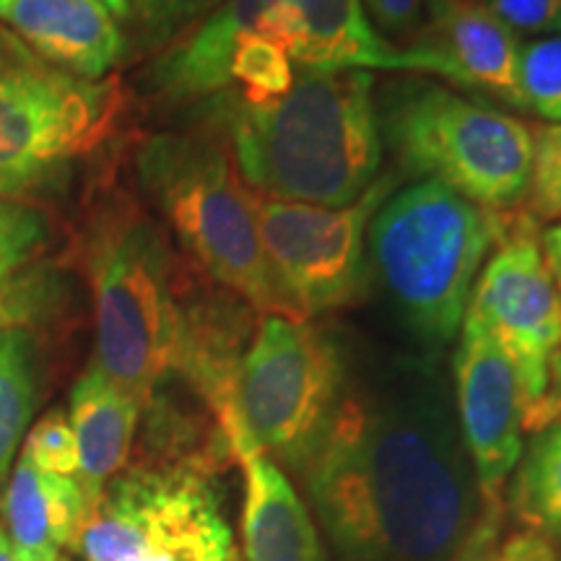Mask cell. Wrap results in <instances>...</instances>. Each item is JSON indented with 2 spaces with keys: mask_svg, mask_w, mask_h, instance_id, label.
<instances>
[{
  "mask_svg": "<svg viewBox=\"0 0 561 561\" xmlns=\"http://www.w3.org/2000/svg\"><path fill=\"white\" fill-rule=\"evenodd\" d=\"M348 371L331 333L310 320L263 314L237 369L231 455L261 453L284 473H305L343 401Z\"/></svg>",
  "mask_w": 561,
  "mask_h": 561,
  "instance_id": "ba28073f",
  "label": "cell"
},
{
  "mask_svg": "<svg viewBox=\"0 0 561 561\" xmlns=\"http://www.w3.org/2000/svg\"><path fill=\"white\" fill-rule=\"evenodd\" d=\"M83 265L94 297L96 367L146 405L178 371L195 301L164 229L130 198H107L91 216Z\"/></svg>",
  "mask_w": 561,
  "mask_h": 561,
  "instance_id": "3957f363",
  "label": "cell"
},
{
  "mask_svg": "<svg viewBox=\"0 0 561 561\" xmlns=\"http://www.w3.org/2000/svg\"><path fill=\"white\" fill-rule=\"evenodd\" d=\"M121 107L115 79L89 81L55 68L0 26V201L60 185L107 138Z\"/></svg>",
  "mask_w": 561,
  "mask_h": 561,
  "instance_id": "9c48e42d",
  "label": "cell"
},
{
  "mask_svg": "<svg viewBox=\"0 0 561 561\" xmlns=\"http://www.w3.org/2000/svg\"><path fill=\"white\" fill-rule=\"evenodd\" d=\"M541 252L561 294V221L541 231Z\"/></svg>",
  "mask_w": 561,
  "mask_h": 561,
  "instance_id": "d6a6232c",
  "label": "cell"
},
{
  "mask_svg": "<svg viewBox=\"0 0 561 561\" xmlns=\"http://www.w3.org/2000/svg\"><path fill=\"white\" fill-rule=\"evenodd\" d=\"M37 405V343L24 328L0 331V481Z\"/></svg>",
  "mask_w": 561,
  "mask_h": 561,
  "instance_id": "ffe728a7",
  "label": "cell"
},
{
  "mask_svg": "<svg viewBox=\"0 0 561 561\" xmlns=\"http://www.w3.org/2000/svg\"><path fill=\"white\" fill-rule=\"evenodd\" d=\"M76 549L83 561H237L214 462L193 455L115 476Z\"/></svg>",
  "mask_w": 561,
  "mask_h": 561,
  "instance_id": "30bf717a",
  "label": "cell"
},
{
  "mask_svg": "<svg viewBox=\"0 0 561 561\" xmlns=\"http://www.w3.org/2000/svg\"><path fill=\"white\" fill-rule=\"evenodd\" d=\"M512 32L561 34V0H489Z\"/></svg>",
  "mask_w": 561,
  "mask_h": 561,
  "instance_id": "f1b7e54d",
  "label": "cell"
},
{
  "mask_svg": "<svg viewBox=\"0 0 561 561\" xmlns=\"http://www.w3.org/2000/svg\"><path fill=\"white\" fill-rule=\"evenodd\" d=\"M512 214H494L439 182L416 180L392 191L371 216V268L432 356L458 339L483 261L507 234Z\"/></svg>",
  "mask_w": 561,
  "mask_h": 561,
  "instance_id": "277c9868",
  "label": "cell"
},
{
  "mask_svg": "<svg viewBox=\"0 0 561 561\" xmlns=\"http://www.w3.org/2000/svg\"><path fill=\"white\" fill-rule=\"evenodd\" d=\"M89 517L81 483L70 476L39 471L21 455L0 500V530L19 557L58 561L66 546L76 543Z\"/></svg>",
  "mask_w": 561,
  "mask_h": 561,
  "instance_id": "2e32d148",
  "label": "cell"
},
{
  "mask_svg": "<svg viewBox=\"0 0 561 561\" xmlns=\"http://www.w3.org/2000/svg\"><path fill=\"white\" fill-rule=\"evenodd\" d=\"M430 3L432 0H362V9L385 39H403V47H409L426 26Z\"/></svg>",
  "mask_w": 561,
  "mask_h": 561,
  "instance_id": "4316f807",
  "label": "cell"
},
{
  "mask_svg": "<svg viewBox=\"0 0 561 561\" xmlns=\"http://www.w3.org/2000/svg\"><path fill=\"white\" fill-rule=\"evenodd\" d=\"M502 523H504V502H483L476 517L473 528L462 538L460 549L455 551L450 561H500L502 549Z\"/></svg>",
  "mask_w": 561,
  "mask_h": 561,
  "instance_id": "f546056e",
  "label": "cell"
},
{
  "mask_svg": "<svg viewBox=\"0 0 561 561\" xmlns=\"http://www.w3.org/2000/svg\"><path fill=\"white\" fill-rule=\"evenodd\" d=\"M500 561H561V553L538 533H517L502 541Z\"/></svg>",
  "mask_w": 561,
  "mask_h": 561,
  "instance_id": "1f68e13d",
  "label": "cell"
},
{
  "mask_svg": "<svg viewBox=\"0 0 561 561\" xmlns=\"http://www.w3.org/2000/svg\"><path fill=\"white\" fill-rule=\"evenodd\" d=\"M242 538L248 561H325V546L307 502L271 458L248 453Z\"/></svg>",
  "mask_w": 561,
  "mask_h": 561,
  "instance_id": "e0dca14e",
  "label": "cell"
},
{
  "mask_svg": "<svg viewBox=\"0 0 561 561\" xmlns=\"http://www.w3.org/2000/svg\"><path fill=\"white\" fill-rule=\"evenodd\" d=\"M100 3L107 5L112 16H128V0H100Z\"/></svg>",
  "mask_w": 561,
  "mask_h": 561,
  "instance_id": "e575fe53",
  "label": "cell"
},
{
  "mask_svg": "<svg viewBox=\"0 0 561 561\" xmlns=\"http://www.w3.org/2000/svg\"><path fill=\"white\" fill-rule=\"evenodd\" d=\"M47 299H50V284L45 276L3 280L0 284V331L26 325L42 312Z\"/></svg>",
  "mask_w": 561,
  "mask_h": 561,
  "instance_id": "83f0119b",
  "label": "cell"
},
{
  "mask_svg": "<svg viewBox=\"0 0 561 561\" xmlns=\"http://www.w3.org/2000/svg\"><path fill=\"white\" fill-rule=\"evenodd\" d=\"M453 356V401L481 500L502 504L523 455L525 401L515 371L483 322L466 312Z\"/></svg>",
  "mask_w": 561,
  "mask_h": 561,
  "instance_id": "4fadbf2b",
  "label": "cell"
},
{
  "mask_svg": "<svg viewBox=\"0 0 561 561\" xmlns=\"http://www.w3.org/2000/svg\"><path fill=\"white\" fill-rule=\"evenodd\" d=\"M553 421H561V346L551 356L549 385H546L541 403L525 416V432H538Z\"/></svg>",
  "mask_w": 561,
  "mask_h": 561,
  "instance_id": "4dcf8cb0",
  "label": "cell"
},
{
  "mask_svg": "<svg viewBox=\"0 0 561 561\" xmlns=\"http://www.w3.org/2000/svg\"><path fill=\"white\" fill-rule=\"evenodd\" d=\"M210 104L237 172L261 198L339 208L359 201L382 170L375 73L299 70L271 100Z\"/></svg>",
  "mask_w": 561,
  "mask_h": 561,
  "instance_id": "7a4b0ae2",
  "label": "cell"
},
{
  "mask_svg": "<svg viewBox=\"0 0 561 561\" xmlns=\"http://www.w3.org/2000/svg\"><path fill=\"white\" fill-rule=\"evenodd\" d=\"M21 455L30 458L39 471L76 479V473H79V445H76V434L70 430L66 413L50 411L47 416H42L26 432Z\"/></svg>",
  "mask_w": 561,
  "mask_h": 561,
  "instance_id": "484cf974",
  "label": "cell"
},
{
  "mask_svg": "<svg viewBox=\"0 0 561 561\" xmlns=\"http://www.w3.org/2000/svg\"><path fill=\"white\" fill-rule=\"evenodd\" d=\"M0 561H30V559L19 557V553L13 551V546L9 543V538H5L3 530H0ZM58 561H62V559H58Z\"/></svg>",
  "mask_w": 561,
  "mask_h": 561,
  "instance_id": "836d02e7",
  "label": "cell"
},
{
  "mask_svg": "<svg viewBox=\"0 0 561 561\" xmlns=\"http://www.w3.org/2000/svg\"><path fill=\"white\" fill-rule=\"evenodd\" d=\"M45 214L24 201H0V284L13 278L47 244Z\"/></svg>",
  "mask_w": 561,
  "mask_h": 561,
  "instance_id": "cb8c5ba5",
  "label": "cell"
},
{
  "mask_svg": "<svg viewBox=\"0 0 561 561\" xmlns=\"http://www.w3.org/2000/svg\"><path fill=\"white\" fill-rule=\"evenodd\" d=\"M377 121L398 174L439 182L494 214L528 198L533 128L510 112L409 76L380 91Z\"/></svg>",
  "mask_w": 561,
  "mask_h": 561,
  "instance_id": "52a82bcc",
  "label": "cell"
},
{
  "mask_svg": "<svg viewBox=\"0 0 561 561\" xmlns=\"http://www.w3.org/2000/svg\"><path fill=\"white\" fill-rule=\"evenodd\" d=\"M297 70L280 47L268 39L248 37L237 42L229 62V87H240L248 100H271L291 89Z\"/></svg>",
  "mask_w": 561,
  "mask_h": 561,
  "instance_id": "44dd1931",
  "label": "cell"
},
{
  "mask_svg": "<svg viewBox=\"0 0 561 561\" xmlns=\"http://www.w3.org/2000/svg\"><path fill=\"white\" fill-rule=\"evenodd\" d=\"M0 24L50 66L102 81L125 55V37L100 0H0Z\"/></svg>",
  "mask_w": 561,
  "mask_h": 561,
  "instance_id": "9a60e30c",
  "label": "cell"
},
{
  "mask_svg": "<svg viewBox=\"0 0 561 561\" xmlns=\"http://www.w3.org/2000/svg\"><path fill=\"white\" fill-rule=\"evenodd\" d=\"M299 479L335 561H450L483 507L437 356L351 367Z\"/></svg>",
  "mask_w": 561,
  "mask_h": 561,
  "instance_id": "6da1fadb",
  "label": "cell"
},
{
  "mask_svg": "<svg viewBox=\"0 0 561 561\" xmlns=\"http://www.w3.org/2000/svg\"><path fill=\"white\" fill-rule=\"evenodd\" d=\"M525 203L536 221H561V123H546L533 130V167Z\"/></svg>",
  "mask_w": 561,
  "mask_h": 561,
  "instance_id": "d4e9b609",
  "label": "cell"
},
{
  "mask_svg": "<svg viewBox=\"0 0 561 561\" xmlns=\"http://www.w3.org/2000/svg\"><path fill=\"white\" fill-rule=\"evenodd\" d=\"M507 496L517 520L561 541V421L533 432L512 471Z\"/></svg>",
  "mask_w": 561,
  "mask_h": 561,
  "instance_id": "d6986e66",
  "label": "cell"
},
{
  "mask_svg": "<svg viewBox=\"0 0 561 561\" xmlns=\"http://www.w3.org/2000/svg\"><path fill=\"white\" fill-rule=\"evenodd\" d=\"M248 37L273 42L299 70L413 73L409 50L371 26L362 0H227L153 62V94L167 104L219 96L231 53Z\"/></svg>",
  "mask_w": 561,
  "mask_h": 561,
  "instance_id": "8992f818",
  "label": "cell"
},
{
  "mask_svg": "<svg viewBox=\"0 0 561 561\" xmlns=\"http://www.w3.org/2000/svg\"><path fill=\"white\" fill-rule=\"evenodd\" d=\"M520 94L525 112L561 123V34L523 45Z\"/></svg>",
  "mask_w": 561,
  "mask_h": 561,
  "instance_id": "7402d4cb",
  "label": "cell"
},
{
  "mask_svg": "<svg viewBox=\"0 0 561 561\" xmlns=\"http://www.w3.org/2000/svg\"><path fill=\"white\" fill-rule=\"evenodd\" d=\"M405 50L413 58V76H439L458 89L525 110L523 45L489 0H432L426 26Z\"/></svg>",
  "mask_w": 561,
  "mask_h": 561,
  "instance_id": "5bb4252c",
  "label": "cell"
},
{
  "mask_svg": "<svg viewBox=\"0 0 561 561\" xmlns=\"http://www.w3.org/2000/svg\"><path fill=\"white\" fill-rule=\"evenodd\" d=\"M140 409L144 405L112 385L96 364H91L70 390L68 421L79 445L76 481L81 483L89 512L128 462Z\"/></svg>",
  "mask_w": 561,
  "mask_h": 561,
  "instance_id": "ac0fdd59",
  "label": "cell"
},
{
  "mask_svg": "<svg viewBox=\"0 0 561 561\" xmlns=\"http://www.w3.org/2000/svg\"><path fill=\"white\" fill-rule=\"evenodd\" d=\"M227 0H128V16L138 26L140 42L151 50L170 47L191 26H198Z\"/></svg>",
  "mask_w": 561,
  "mask_h": 561,
  "instance_id": "603a6c76",
  "label": "cell"
},
{
  "mask_svg": "<svg viewBox=\"0 0 561 561\" xmlns=\"http://www.w3.org/2000/svg\"><path fill=\"white\" fill-rule=\"evenodd\" d=\"M536 224L530 214H512L507 234L489 255L468 301V312L483 322L512 364L525 416L541 403L551 356L561 346V294Z\"/></svg>",
  "mask_w": 561,
  "mask_h": 561,
  "instance_id": "7c38bea8",
  "label": "cell"
},
{
  "mask_svg": "<svg viewBox=\"0 0 561 561\" xmlns=\"http://www.w3.org/2000/svg\"><path fill=\"white\" fill-rule=\"evenodd\" d=\"M398 182L401 174L385 172L359 201L339 208L257 198L263 252L291 318L312 320L362 297L369 221Z\"/></svg>",
  "mask_w": 561,
  "mask_h": 561,
  "instance_id": "8fae6325",
  "label": "cell"
},
{
  "mask_svg": "<svg viewBox=\"0 0 561 561\" xmlns=\"http://www.w3.org/2000/svg\"><path fill=\"white\" fill-rule=\"evenodd\" d=\"M140 193L191 263L250 310L289 314L257 229V198L208 133H157L136 153Z\"/></svg>",
  "mask_w": 561,
  "mask_h": 561,
  "instance_id": "5b68a950",
  "label": "cell"
}]
</instances>
